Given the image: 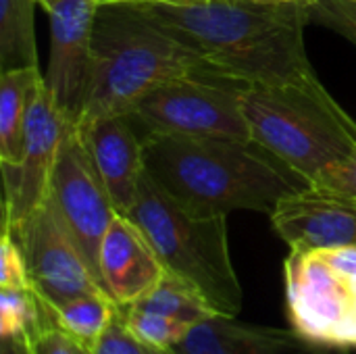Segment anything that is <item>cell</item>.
<instances>
[{
	"label": "cell",
	"mask_w": 356,
	"mask_h": 354,
	"mask_svg": "<svg viewBox=\"0 0 356 354\" xmlns=\"http://www.w3.org/2000/svg\"><path fill=\"white\" fill-rule=\"evenodd\" d=\"M129 4L192 48L215 77L236 86L317 79L305 48L309 25L305 2L165 0Z\"/></svg>",
	"instance_id": "cell-1"
},
{
	"label": "cell",
	"mask_w": 356,
	"mask_h": 354,
	"mask_svg": "<svg viewBox=\"0 0 356 354\" xmlns=\"http://www.w3.org/2000/svg\"><path fill=\"white\" fill-rule=\"evenodd\" d=\"M146 173L177 202L198 215L257 211L309 188L298 171L254 140L144 136Z\"/></svg>",
	"instance_id": "cell-2"
},
{
	"label": "cell",
	"mask_w": 356,
	"mask_h": 354,
	"mask_svg": "<svg viewBox=\"0 0 356 354\" xmlns=\"http://www.w3.org/2000/svg\"><path fill=\"white\" fill-rule=\"evenodd\" d=\"M92 52V81L81 121L129 113L148 92L179 77H215L192 48L148 21L129 2L98 6Z\"/></svg>",
	"instance_id": "cell-3"
},
{
	"label": "cell",
	"mask_w": 356,
	"mask_h": 354,
	"mask_svg": "<svg viewBox=\"0 0 356 354\" xmlns=\"http://www.w3.org/2000/svg\"><path fill=\"white\" fill-rule=\"evenodd\" d=\"M146 236L165 273L192 288L215 315L238 317L242 286L234 269L227 215H198L146 171L127 215Z\"/></svg>",
	"instance_id": "cell-4"
},
{
	"label": "cell",
	"mask_w": 356,
	"mask_h": 354,
	"mask_svg": "<svg viewBox=\"0 0 356 354\" xmlns=\"http://www.w3.org/2000/svg\"><path fill=\"white\" fill-rule=\"evenodd\" d=\"M238 94L252 140L309 184L356 148V121L319 77L277 86H238Z\"/></svg>",
	"instance_id": "cell-5"
},
{
	"label": "cell",
	"mask_w": 356,
	"mask_h": 354,
	"mask_svg": "<svg viewBox=\"0 0 356 354\" xmlns=\"http://www.w3.org/2000/svg\"><path fill=\"white\" fill-rule=\"evenodd\" d=\"M138 134L252 140L238 86L211 75H190L148 92L129 113Z\"/></svg>",
	"instance_id": "cell-6"
},
{
	"label": "cell",
	"mask_w": 356,
	"mask_h": 354,
	"mask_svg": "<svg viewBox=\"0 0 356 354\" xmlns=\"http://www.w3.org/2000/svg\"><path fill=\"white\" fill-rule=\"evenodd\" d=\"M46 204L106 292L100 273V244L117 211L73 125L60 142Z\"/></svg>",
	"instance_id": "cell-7"
},
{
	"label": "cell",
	"mask_w": 356,
	"mask_h": 354,
	"mask_svg": "<svg viewBox=\"0 0 356 354\" xmlns=\"http://www.w3.org/2000/svg\"><path fill=\"white\" fill-rule=\"evenodd\" d=\"M69 127L71 123L60 115L42 81L29 102L19 163H0L4 186L2 225L17 227L46 202L58 148Z\"/></svg>",
	"instance_id": "cell-8"
},
{
	"label": "cell",
	"mask_w": 356,
	"mask_h": 354,
	"mask_svg": "<svg viewBox=\"0 0 356 354\" xmlns=\"http://www.w3.org/2000/svg\"><path fill=\"white\" fill-rule=\"evenodd\" d=\"M104 0H40L50 19V63L44 83L75 127L86 111L92 81V42L98 6Z\"/></svg>",
	"instance_id": "cell-9"
},
{
	"label": "cell",
	"mask_w": 356,
	"mask_h": 354,
	"mask_svg": "<svg viewBox=\"0 0 356 354\" xmlns=\"http://www.w3.org/2000/svg\"><path fill=\"white\" fill-rule=\"evenodd\" d=\"M10 230L23 252L31 288L48 307L56 309L104 292L46 202Z\"/></svg>",
	"instance_id": "cell-10"
},
{
	"label": "cell",
	"mask_w": 356,
	"mask_h": 354,
	"mask_svg": "<svg viewBox=\"0 0 356 354\" xmlns=\"http://www.w3.org/2000/svg\"><path fill=\"white\" fill-rule=\"evenodd\" d=\"M277 236L298 250L356 246V198L309 186L269 215Z\"/></svg>",
	"instance_id": "cell-11"
},
{
	"label": "cell",
	"mask_w": 356,
	"mask_h": 354,
	"mask_svg": "<svg viewBox=\"0 0 356 354\" xmlns=\"http://www.w3.org/2000/svg\"><path fill=\"white\" fill-rule=\"evenodd\" d=\"M113 204L127 215L146 171L144 140L127 113H113L86 119L75 125Z\"/></svg>",
	"instance_id": "cell-12"
},
{
	"label": "cell",
	"mask_w": 356,
	"mask_h": 354,
	"mask_svg": "<svg viewBox=\"0 0 356 354\" xmlns=\"http://www.w3.org/2000/svg\"><path fill=\"white\" fill-rule=\"evenodd\" d=\"M100 273L108 296L119 307H129L165 277V267L142 230L117 213L100 244Z\"/></svg>",
	"instance_id": "cell-13"
},
{
	"label": "cell",
	"mask_w": 356,
	"mask_h": 354,
	"mask_svg": "<svg viewBox=\"0 0 356 354\" xmlns=\"http://www.w3.org/2000/svg\"><path fill=\"white\" fill-rule=\"evenodd\" d=\"M309 344L296 330L248 325L236 317L211 315L194 323L173 348L179 354H300Z\"/></svg>",
	"instance_id": "cell-14"
},
{
	"label": "cell",
	"mask_w": 356,
	"mask_h": 354,
	"mask_svg": "<svg viewBox=\"0 0 356 354\" xmlns=\"http://www.w3.org/2000/svg\"><path fill=\"white\" fill-rule=\"evenodd\" d=\"M42 81L38 67L0 71V163H19L29 102Z\"/></svg>",
	"instance_id": "cell-15"
},
{
	"label": "cell",
	"mask_w": 356,
	"mask_h": 354,
	"mask_svg": "<svg viewBox=\"0 0 356 354\" xmlns=\"http://www.w3.org/2000/svg\"><path fill=\"white\" fill-rule=\"evenodd\" d=\"M38 0H0V71L38 67L33 10Z\"/></svg>",
	"instance_id": "cell-16"
},
{
	"label": "cell",
	"mask_w": 356,
	"mask_h": 354,
	"mask_svg": "<svg viewBox=\"0 0 356 354\" xmlns=\"http://www.w3.org/2000/svg\"><path fill=\"white\" fill-rule=\"evenodd\" d=\"M117 309L119 305L108 294L96 292L75 298L56 309L50 307V313L54 323L88 351L106 330Z\"/></svg>",
	"instance_id": "cell-17"
},
{
	"label": "cell",
	"mask_w": 356,
	"mask_h": 354,
	"mask_svg": "<svg viewBox=\"0 0 356 354\" xmlns=\"http://www.w3.org/2000/svg\"><path fill=\"white\" fill-rule=\"evenodd\" d=\"M134 305L140 309L184 321L188 325H194L200 319L215 315L192 288H188L184 282H179L177 277L169 273H165V277Z\"/></svg>",
	"instance_id": "cell-18"
},
{
	"label": "cell",
	"mask_w": 356,
	"mask_h": 354,
	"mask_svg": "<svg viewBox=\"0 0 356 354\" xmlns=\"http://www.w3.org/2000/svg\"><path fill=\"white\" fill-rule=\"evenodd\" d=\"M44 321V300L31 290L0 288V338L23 336L40 328Z\"/></svg>",
	"instance_id": "cell-19"
},
{
	"label": "cell",
	"mask_w": 356,
	"mask_h": 354,
	"mask_svg": "<svg viewBox=\"0 0 356 354\" xmlns=\"http://www.w3.org/2000/svg\"><path fill=\"white\" fill-rule=\"evenodd\" d=\"M121 311H123L125 323L138 336V340H142L144 344H150V346H165V348L175 346L192 328L184 321L140 309L136 305L121 307Z\"/></svg>",
	"instance_id": "cell-20"
},
{
	"label": "cell",
	"mask_w": 356,
	"mask_h": 354,
	"mask_svg": "<svg viewBox=\"0 0 356 354\" xmlns=\"http://www.w3.org/2000/svg\"><path fill=\"white\" fill-rule=\"evenodd\" d=\"M309 25L327 27L356 46V0H305Z\"/></svg>",
	"instance_id": "cell-21"
},
{
	"label": "cell",
	"mask_w": 356,
	"mask_h": 354,
	"mask_svg": "<svg viewBox=\"0 0 356 354\" xmlns=\"http://www.w3.org/2000/svg\"><path fill=\"white\" fill-rule=\"evenodd\" d=\"M88 354H146V346L125 323L121 307L115 311L106 330L88 348Z\"/></svg>",
	"instance_id": "cell-22"
},
{
	"label": "cell",
	"mask_w": 356,
	"mask_h": 354,
	"mask_svg": "<svg viewBox=\"0 0 356 354\" xmlns=\"http://www.w3.org/2000/svg\"><path fill=\"white\" fill-rule=\"evenodd\" d=\"M0 288L31 290L23 252L15 240L13 230L6 225H2V242H0Z\"/></svg>",
	"instance_id": "cell-23"
},
{
	"label": "cell",
	"mask_w": 356,
	"mask_h": 354,
	"mask_svg": "<svg viewBox=\"0 0 356 354\" xmlns=\"http://www.w3.org/2000/svg\"><path fill=\"white\" fill-rule=\"evenodd\" d=\"M31 354H88V351L54 323L50 307L44 303V321L31 336Z\"/></svg>",
	"instance_id": "cell-24"
},
{
	"label": "cell",
	"mask_w": 356,
	"mask_h": 354,
	"mask_svg": "<svg viewBox=\"0 0 356 354\" xmlns=\"http://www.w3.org/2000/svg\"><path fill=\"white\" fill-rule=\"evenodd\" d=\"M313 186H321L332 192H340L356 198V148L342 161L330 165L321 175L313 182Z\"/></svg>",
	"instance_id": "cell-25"
},
{
	"label": "cell",
	"mask_w": 356,
	"mask_h": 354,
	"mask_svg": "<svg viewBox=\"0 0 356 354\" xmlns=\"http://www.w3.org/2000/svg\"><path fill=\"white\" fill-rule=\"evenodd\" d=\"M0 354H31V336H6L0 338Z\"/></svg>",
	"instance_id": "cell-26"
},
{
	"label": "cell",
	"mask_w": 356,
	"mask_h": 354,
	"mask_svg": "<svg viewBox=\"0 0 356 354\" xmlns=\"http://www.w3.org/2000/svg\"><path fill=\"white\" fill-rule=\"evenodd\" d=\"M146 346V354H179L173 346H150V344H144Z\"/></svg>",
	"instance_id": "cell-27"
},
{
	"label": "cell",
	"mask_w": 356,
	"mask_h": 354,
	"mask_svg": "<svg viewBox=\"0 0 356 354\" xmlns=\"http://www.w3.org/2000/svg\"><path fill=\"white\" fill-rule=\"evenodd\" d=\"M104 2H165V0H104Z\"/></svg>",
	"instance_id": "cell-28"
},
{
	"label": "cell",
	"mask_w": 356,
	"mask_h": 354,
	"mask_svg": "<svg viewBox=\"0 0 356 354\" xmlns=\"http://www.w3.org/2000/svg\"><path fill=\"white\" fill-rule=\"evenodd\" d=\"M298 2H305V0H298Z\"/></svg>",
	"instance_id": "cell-29"
},
{
	"label": "cell",
	"mask_w": 356,
	"mask_h": 354,
	"mask_svg": "<svg viewBox=\"0 0 356 354\" xmlns=\"http://www.w3.org/2000/svg\"><path fill=\"white\" fill-rule=\"evenodd\" d=\"M38 2H40V0H38Z\"/></svg>",
	"instance_id": "cell-30"
}]
</instances>
